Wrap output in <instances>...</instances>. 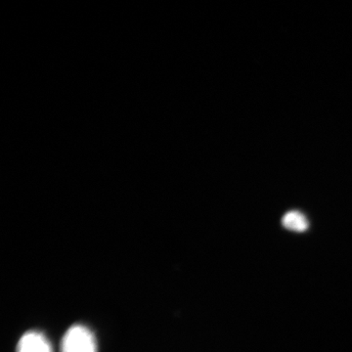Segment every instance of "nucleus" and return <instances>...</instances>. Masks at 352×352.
<instances>
[{
    "label": "nucleus",
    "instance_id": "1",
    "mask_svg": "<svg viewBox=\"0 0 352 352\" xmlns=\"http://www.w3.org/2000/svg\"><path fill=\"white\" fill-rule=\"evenodd\" d=\"M61 352H97L94 333L85 326H73L65 333Z\"/></svg>",
    "mask_w": 352,
    "mask_h": 352
},
{
    "label": "nucleus",
    "instance_id": "3",
    "mask_svg": "<svg viewBox=\"0 0 352 352\" xmlns=\"http://www.w3.org/2000/svg\"><path fill=\"white\" fill-rule=\"evenodd\" d=\"M282 224L285 228L294 232H305L308 228V221L305 215L300 212L292 210L287 212L282 219Z\"/></svg>",
    "mask_w": 352,
    "mask_h": 352
},
{
    "label": "nucleus",
    "instance_id": "2",
    "mask_svg": "<svg viewBox=\"0 0 352 352\" xmlns=\"http://www.w3.org/2000/svg\"><path fill=\"white\" fill-rule=\"evenodd\" d=\"M17 352H52V347L43 333L29 332L21 338Z\"/></svg>",
    "mask_w": 352,
    "mask_h": 352
}]
</instances>
